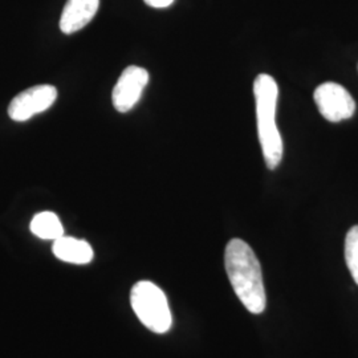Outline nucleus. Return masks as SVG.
I'll return each instance as SVG.
<instances>
[{
    "label": "nucleus",
    "instance_id": "nucleus-3",
    "mask_svg": "<svg viewBox=\"0 0 358 358\" xmlns=\"http://www.w3.org/2000/svg\"><path fill=\"white\" fill-rule=\"evenodd\" d=\"M134 313L142 324L154 333H166L173 324L166 296L155 284L137 282L130 294Z\"/></svg>",
    "mask_w": 358,
    "mask_h": 358
},
{
    "label": "nucleus",
    "instance_id": "nucleus-7",
    "mask_svg": "<svg viewBox=\"0 0 358 358\" xmlns=\"http://www.w3.org/2000/svg\"><path fill=\"white\" fill-rule=\"evenodd\" d=\"M100 0H68L60 17V29L66 35L88 26L97 13Z\"/></svg>",
    "mask_w": 358,
    "mask_h": 358
},
{
    "label": "nucleus",
    "instance_id": "nucleus-5",
    "mask_svg": "<svg viewBox=\"0 0 358 358\" xmlns=\"http://www.w3.org/2000/svg\"><path fill=\"white\" fill-rule=\"evenodd\" d=\"M57 99V90L52 85H36L19 93L8 106V115L16 122H24L51 108Z\"/></svg>",
    "mask_w": 358,
    "mask_h": 358
},
{
    "label": "nucleus",
    "instance_id": "nucleus-1",
    "mask_svg": "<svg viewBox=\"0 0 358 358\" xmlns=\"http://www.w3.org/2000/svg\"><path fill=\"white\" fill-rule=\"evenodd\" d=\"M231 285L244 307L260 315L267 306L262 267L255 252L242 239H231L224 254Z\"/></svg>",
    "mask_w": 358,
    "mask_h": 358
},
{
    "label": "nucleus",
    "instance_id": "nucleus-10",
    "mask_svg": "<svg viewBox=\"0 0 358 358\" xmlns=\"http://www.w3.org/2000/svg\"><path fill=\"white\" fill-rule=\"evenodd\" d=\"M346 266L358 284V226L352 227L345 238Z\"/></svg>",
    "mask_w": 358,
    "mask_h": 358
},
{
    "label": "nucleus",
    "instance_id": "nucleus-9",
    "mask_svg": "<svg viewBox=\"0 0 358 358\" xmlns=\"http://www.w3.org/2000/svg\"><path fill=\"white\" fill-rule=\"evenodd\" d=\"M29 229L34 235L44 241H56L64 235V229L59 217L51 211H44L31 220Z\"/></svg>",
    "mask_w": 358,
    "mask_h": 358
},
{
    "label": "nucleus",
    "instance_id": "nucleus-4",
    "mask_svg": "<svg viewBox=\"0 0 358 358\" xmlns=\"http://www.w3.org/2000/svg\"><path fill=\"white\" fill-rule=\"evenodd\" d=\"M313 99L321 115L331 122L348 120L356 112L353 97L337 83H324L319 85L315 90Z\"/></svg>",
    "mask_w": 358,
    "mask_h": 358
},
{
    "label": "nucleus",
    "instance_id": "nucleus-2",
    "mask_svg": "<svg viewBox=\"0 0 358 358\" xmlns=\"http://www.w3.org/2000/svg\"><path fill=\"white\" fill-rule=\"evenodd\" d=\"M256 101V118L259 141L263 157L269 170H275L282 159V140L276 125V109L279 87L276 80L267 73L256 77L254 83Z\"/></svg>",
    "mask_w": 358,
    "mask_h": 358
},
{
    "label": "nucleus",
    "instance_id": "nucleus-11",
    "mask_svg": "<svg viewBox=\"0 0 358 358\" xmlns=\"http://www.w3.org/2000/svg\"><path fill=\"white\" fill-rule=\"evenodd\" d=\"M174 0H145V3L154 8H166L170 4H173Z\"/></svg>",
    "mask_w": 358,
    "mask_h": 358
},
{
    "label": "nucleus",
    "instance_id": "nucleus-8",
    "mask_svg": "<svg viewBox=\"0 0 358 358\" xmlns=\"http://www.w3.org/2000/svg\"><path fill=\"white\" fill-rule=\"evenodd\" d=\"M52 251L57 259L72 264H88L93 259V250L88 242L64 235L53 242Z\"/></svg>",
    "mask_w": 358,
    "mask_h": 358
},
{
    "label": "nucleus",
    "instance_id": "nucleus-6",
    "mask_svg": "<svg viewBox=\"0 0 358 358\" xmlns=\"http://www.w3.org/2000/svg\"><path fill=\"white\" fill-rule=\"evenodd\" d=\"M149 83V72L141 66L130 65L124 69L112 93L115 110L127 113L141 99L142 92Z\"/></svg>",
    "mask_w": 358,
    "mask_h": 358
}]
</instances>
